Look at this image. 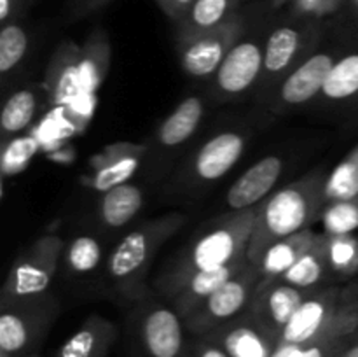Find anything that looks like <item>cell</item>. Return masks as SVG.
<instances>
[{
    "label": "cell",
    "instance_id": "obj_15",
    "mask_svg": "<svg viewBox=\"0 0 358 357\" xmlns=\"http://www.w3.org/2000/svg\"><path fill=\"white\" fill-rule=\"evenodd\" d=\"M283 160L276 154L261 158L233 182L226 195L231 212L259 206L269 195L283 172Z\"/></svg>",
    "mask_w": 358,
    "mask_h": 357
},
{
    "label": "cell",
    "instance_id": "obj_18",
    "mask_svg": "<svg viewBox=\"0 0 358 357\" xmlns=\"http://www.w3.org/2000/svg\"><path fill=\"white\" fill-rule=\"evenodd\" d=\"M248 265V259L234 265L224 266V268L217 270H205V272H198L194 275L189 276L187 280L175 287L171 293L166 294L170 300V304L178 312L182 318L187 317L189 314L196 310L206 298L212 296L217 289L229 282L234 275L241 272L245 266Z\"/></svg>",
    "mask_w": 358,
    "mask_h": 357
},
{
    "label": "cell",
    "instance_id": "obj_24",
    "mask_svg": "<svg viewBox=\"0 0 358 357\" xmlns=\"http://www.w3.org/2000/svg\"><path fill=\"white\" fill-rule=\"evenodd\" d=\"M241 10V0H194L180 21L175 23V38L192 37L226 24Z\"/></svg>",
    "mask_w": 358,
    "mask_h": 357
},
{
    "label": "cell",
    "instance_id": "obj_25",
    "mask_svg": "<svg viewBox=\"0 0 358 357\" xmlns=\"http://www.w3.org/2000/svg\"><path fill=\"white\" fill-rule=\"evenodd\" d=\"M317 231L308 230L294 233L290 237L275 241L268 251L262 254L261 261L255 265L261 280H276L283 275L289 268H292L297 259L311 247L317 238Z\"/></svg>",
    "mask_w": 358,
    "mask_h": 357
},
{
    "label": "cell",
    "instance_id": "obj_32",
    "mask_svg": "<svg viewBox=\"0 0 358 357\" xmlns=\"http://www.w3.org/2000/svg\"><path fill=\"white\" fill-rule=\"evenodd\" d=\"M275 10L296 14L301 18L325 21L350 9V0H269Z\"/></svg>",
    "mask_w": 358,
    "mask_h": 357
},
{
    "label": "cell",
    "instance_id": "obj_4",
    "mask_svg": "<svg viewBox=\"0 0 358 357\" xmlns=\"http://www.w3.org/2000/svg\"><path fill=\"white\" fill-rule=\"evenodd\" d=\"M278 20L269 24L264 46V69L257 91L268 104L283 79L318 49L324 21L301 18L278 10Z\"/></svg>",
    "mask_w": 358,
    "mask_h": 357
},
{
    "label": "cell",
    "instance_id": "obj_43",
    "mask_svg": "<svg viewBox=\"0 0 358 357\" xmlns=\"http://www.w3.org/2000/svg\"><path fill=\"white\" fill-rule=\"evenodd\" d=\"M350 9H353L358 14V0H350Z\"/></svg>",
    "mask_w": 358,
    "mask_h": 357
},
{
    "label": "cell",
    "instance_id": "obj_5",
    "mask_svg": "<svg viewBox=\"0 0 358 357\" xmlns=\"http://www.w3.org/2000/svg\"><path fill=\"white\" fill-rule=\"evenodd\" d=\"M269 27H261L248 21V27L240 41L231 48L226 59L212 77L213 93L220 100H236L261 84L264 69V46Z\"/></svg>",
    "mask_w": 358,
    "mask_h": 357
},
{
    "label": "cell",
    "instance_id": "obj_36",
    "mask_svg": "<svg viewBox=\"0 0 358 357\" xmlns=\"http://www.w3.org/2000/svg\"><path fill=\"white\" fill-rule=\"evenodd\" d=\"M352 340L339 338V336L325 331L320 338L304 345L303 357H341L343 350L346 349V345H348Z\"/></svg>",
    "mask_w": 358,
    "mask_h": 357
},
{
    "label": "cell",
    "instance_id": "obj_38",
    "mask_svg": "<svg viewBox=\"0 0 358 357\" xmlns=\"http://www.w3.org/2000/svg\"><path fill=\"white\" fill-rule=\"evenodd\" d=\"M192 2H194V0H156L159 9L173 21V24L184 18V14L187 13L189 7L192 6Z\"/></svg>",
    "mask_w": 358,
    "mask_h": 357
},
{
    "label": "cell",
    "instance_id": "obj_31",
    "mask_svg": "<svg viewBox=\"0 0 358 357\" xmlns=\"http://www.w3.org/2000/svg\"><path fill=\"white\" fill-rule=\"evenodd\" d=\"M327 254L332 280L352 279L358 273V240L353 234H329Z\"/></svg>",
    "mask_w": 358,
    "mask_h": 357
},
{
    "label": "cell",
    "instance_id": "obj_30",
    "mask_svg": "<svg viewBox=\"0 0 358 357\" xmlns=\"http://www.w3.org/2000/svg\"><path fill=\"white\" fill-rule=\"evenodd\" d=\"M358 195V144L327 174L324 188L325 205Z\"/></svg>",
    "mask_w": 358,
    "mask_h": 357
},
{
    "label": "cell",
    "instance_id": "obj_34",
    "mask_svg": "<svg viewBox=\"0 0 358 357\" xmlns=\"http://www.w3.org/2000/svg\"><path fill=\"white\" fill-rule=\"evenodd\" d=\"M28 34L20 23L10 21L2 24L0 30V74L7 76L17 63L24 58L28 51Z\"/></svg>",
    "mask_w": 358,
    "mask_h": 357
},
{
    "label": "cell",
    "instance_id": "obj_41",
    "mask_svg": "<svg viewBox=\"0 0 358 357\" xmlns=\"http://www.w3.org/2000/svg\"><path fill=\"white\" fill-rule=\"evenodd\" d=\"M341 357H358V332L353 336L352 342L346 345V349L343 350Z\"/></svg>",
    "mask_w": 358,
    "mask_h": 357
},
{
    "label": "cell",
    "instance_id": "obj_39",
    "mask_svg": "<svg viewBox=\"0 0 358 357\" xmlns=\"http://www.w3.org/2000/svg\"><path fill=\"white\" fill-rule=\"evenodd\" d=\"M303 345H294V343L278 342L275 350H273L271 357H303Z\"/></svg>",
    "mask_w": 358,
    "mask_h": 357
},
{
    "label": "cell",
    "instance_id": "obj_9",
    "mask_svg": "<svg viewBox=\"0 0 358 357\" xmlns=\"http://www.w3.org/2000/svg\"><path fill=\"white\" fill-rule=\"evenodd\" d=\"M248 14L241 7L240 13L226 24L205 34L177 38V56L182 70L194 79H210L226 59L227 52L240 41L248 27Z\"/></svg>",
    "mask_w": 358,
    "mask_h": 357
},
{
    "label": "cell",
    "instance_id": "obj_28",
    "mask_svg": "<svg viewBox=\"0 0 358 357\" xmlns=\"http://www.w3.org/2000/svg\"><path fill=\"white\" fill-rule=\"evenodd\" d=\"M110 65V42L103 30H94L80 48L79 74L84 97H90L103 83Z\"/></svg>",
    "mask_w": 358,
    "mask_h": 357
},
{
    "label": "cell",
    "instance_id": "obj_14",
    "mask_svg": "<svg viewBox=\"0 0 358 357\" xmlns=\"http://www.w3.org/2000/svg\"><path fill=\"white\" fill-rule=\"evenodd\" d=\"M343 300L345 290L339 287L327 286L315 290L285 326L280 342L304 346L320 338L338 314Z\"/></svg>",
    "mask_w": 358,
    "mask_h": 357
},
{
    "label": "cell",
    "instance_id": "obj_20",
    "mask_svg": "<svg viewBox=\"0 0 358 357\" xmlns=\"http://www.w3.org/2000/svg\"><path fill=\"white\" fill-rule=\"evenodd\" d=\"M205 100L198 94L184 98L157 126L154 142L163 150H175L192 139L205 118Z\"/></svg>",
    "mask_w": 358,
    "mask_h": 357
},
{
    "label": "cell",
    "instance_id": "obj_17",
    "mask_svg": "<svg viewBox=\"0 0 358 357\" xmlns=\"http://www.w3.org/2000/svg\"><path fill=\"white\" fill-rule=\"evenodd\" d=\"M206 336L219 343L229 357H271L278 343L259 328L250 312H245Z\"/></svg>",
    "mask_w": 358,
    "mask_h": 357
},
{
    "label": "cell",
    "instance_id": "obj_22",
    "mask_svg": "<svg viewBox=\"0 0 358 357\" xmlns=\"http://www.w3.org/2000/svg\"><path fill=\"white\" fill-rule=\"evenodd\" d=\"M315 104L332 108H358V49L343 52Z\"/></svg>",
    "mask_w": 358,
    "mask_h": 357
},
{
    "label": "cell",
    "instance_id": "obj_10",
    "mask_svg": "<svg viewBox=\"0 0 358 357\" xmlns=\"http://www.w3.org/2000/svg\"><path fill=\"white\" fill-rule=\"evenodd\" d=\"M341 55L339 49H317L308 56L276 88L266 104L269 111L275 114H289L315 104Z\"/></svg>",
    "mask_w": 358,
    "mask_h": 357
},
{
    "label": "cell",
    "instance_id": "obj_33",
    "mask_svg": "<svg viewBox=\"0 0 358 357\" xmlns=\"http://www.w3.org/2000/svg\"><path fill=\"white\" fill-rule=\"evenodd\" d=\"M322 226L324 233L331 234H352L358 230V195L353 198L332 202L324 206L322 212Z\"/></svg>",
    "mask_w": 358,
    "mask_h": 357
},
{
    "label": "cell",
    "instance_id": "obj_16",
    "mask_svg": "<svg viewBox=\"0 0 358 357\" xmlns=\"http://www.w3.org/2000/svg\"><path fill=\"white\" fill-rule=\"evenodd\" d=\"M147 150H149L147 146L131 142H121L107 147L105 153L96 158L90 186L94 191L105 192L108 189L129 182V178L142 167Z\"/></svg>",
    "mask_w": 358,
    "mask_h": 357
},
{
    "label": "cell",
    "instance_id": "obj_19",
    "mask_svg": "<svg viewBox=\"0 0 358 357\" xmlns=\"http://www.w3.org/2000/svg\"><path fill=\"white\" fill-rule=\"evenodd\" d=\"M79 58L80 48L73 42H63L56 49L49 63L44 84L49 93V100L55 105H66L76 98L84 97L80 88Z\"/></svg>",
    "mask_w": 358,
    "mask_h": 357
},
{
    "label": "cell",
    "instance_id": "obj_40",
    "mask_svg": "<svg viewBox=\"0 0 358 357\" xmlns=\"http://www.w3.org/2000/svg\"><path fill=\"white\" fill-rule=\"evenodd\" d=\"M21 0H0V21L2 24L14 21Z\"/></svg>",
    "mask_w": 358,
    "mask_h": 357
},
{
    "label": "cell",
    "instance_id": "obj_8",
    "mask_svg": "<svg viewBox=\"0 0 358 357\" xmlns=\"http://www.w3.org/2000/svg\"><path fill=\"white\" fill-rule=\"evenodd\" d=\"M259 282L261 275L257 268L248 262L238 275L206 298L184 318L185 329L194 336H206L220 326L243 315L250 308Z\"/></svg>",
    "mask_w": 358,
    "mask_h": 357
},
{
    "label": "cell",
    "instance_id": "obj_2",
    "mask_svg": "<svg viewBox=\"0 0 358 357\" xmlns=\"http://www.w3.org/2000/svg\"><path fill=\"white\" fill-rule=\"evenodd\" d=\"M257 210L259 206L236 210L213 220L205 233L191 241L185 251L173 259L168 272L163 273L157 282L161 293L166 296L198 272L224 268L248 259L247 251L254 233Z\"/></svg>",
    "mask_w": 358,
    "mask_h": 357
},
{
    "label": "cell",
    "instance_id": "obj_3",
    "mask_svg": "<svg viewBox=\"0 0 358 357\" xmlns=\"http://www.w3.org/2000/svg\"><path fill=\"white\" fill-rule=\"evenodd\" d=\"M184 220L180 212L166 214L140 224L115 244L107 258V275L126 298H143V279L154 258Z\"/></svg>",
    "mask_w": 358,
    "mask_h": 357
},
{
    "label": "cell",
    "instance_id": "obj_1",
    "mask_svg": "<svg viewBox=\"0 0 358 357\" xmlns=\"http://www.w3.org/2000/svg\"><path fill=\"white\" fill-rule=\"evenodd\" d=\"M325 178L327 174L317 168L299 181L287 184L275 195H269L259 205L247 251L248 262L255 266L275 241L308 230L315 220L320 219L325 206Z\"/></svg>",
    "mask_w": 358,
    "mask_h": 357
},
{
    "label": "cell",
    "instance_id": "obj_12",
    "mask_svg": "<svg viewBox=\"0 0 358 357\" xmlns=\"http://www.w3.org/2000/svg\"><path fill=\"white\" fill-rule=\"evenodd\" d=\"M313 293L315 290L299 289L280 279L261 280L248 312L266 335L280 342L285 326Z\"/></svg>",
    "mask_w": 358,
    "mask_h": 357
},
{
    "label": "cell",
    "instance_id": "obj_26",
    "mask_svg": "<svg viewBox=\"0 0 358 357\" xmlns=\"http://www.w3.org/2000/svg\"><path fill=\"white\" fill-rule=\"evenodd\" d=\"M45 97H49L48 90L38 88H23L17 90L7 98L0 114V128H2V142L20 136L24 130L30 128L35 115L41 111Z\"/></svg>",
    "mask_w": 358,
    "mask_h": 357
},
{
    "label": "cell",
    "instance_id": "obj_7",
    "mask_svg": "<svg viewBox=\"0 0 358 357\" xmlns=\"http://www.w3.org/2000/svg\"><path fill=\"white\" fill-rule=\"evenodd\" d=\"M63 244L58 234H44L24 248L10 266L2 286L0 301L24 300L49 293L52 276L62 262Z\"/></svg>",
    "mask_w": 358,
    "mask_h": 357
},
{
    "label": "cell",
    "instance_id": "obj_37",
    "mask_svg": "<svg viewBox=\"0 0 358 357\" xmlns=\"http://www.w3.org/2000/svg\"><path fill=\"white\" fill-rule=\"evenodd\" d=\"M187 357H229V354L208 336H196V342L189 343Z\"/></svg>",
    "mask_w": 358,
    "mask_h": 357
},
{
    "label": "cell",
    "instance_id": "obj_27",
    "mask_svg": "<svg viewBox=\"0 0 358 357\" xmlns=\"http://www.w3.org/2000/svg\"><path fill=\"white\" fill-rule=\"evenodd\" d=\"M143 200L145 198L142 189L131 182L101 192L98 202L100 223L110 230H121L128 226L143 209Z\"/></svg>",
    "mask_w": 358,
    "mask_h": 357
},
{
    "label": "cell",
    "instance_id": "obj_35",
    "mask_svg": "<svg viewBox=\"0 0 358 357\" xmlns=\"http://www.w3.org/2000/svg\"><path fill=\"white\" fill-rule=\"evenodd\" d=\"M37 150L38 142L30 135H20L7 140V142H2V158H0L2 178L23 172L34 160Z\"/></svg>",
    "mask_w": 358,
    "mask_h": 357
},
{
    "label": "cell",
    "instance_id": "obj_23",
    "mask_svg": "<svg viewBox=\"0 0 358 357\" xmlns=\"http://www.w3.org/2000/svg\"><path fill=\"white\" fill-rule=\"evenodd\" d=\"M117 329L101 315H91L62 346L56 357H107Z\"/></svg>",
    "mask_w": 358,
    "mask_h": 357
},
{
    "label": "cell",
    "instance_id": "obj_6",
    "mask_svg": "<svg viewBox=\"0 0 358 357\" xmlns=\"http://www.w3.org/2000/svg\"><path fill=\"white\" fill-rule=\"evenodd\" d=\"M58 314L49 293L24 300L0 301V352L17 357L34 349Z\"/></svg>",
    "mask_w": 358,
    "mask_h": 357
},
{
    "label": "cell",
    "instance_id": "obj_13",
    "mask_svg": "<svg viewBox=\"0 0 358 357\" xmlns=\"http://www.w3.org/2000/svg\"><path fill=\"white\" fill-rule=\"evenodd\" d=\"M247 149V135L240 130H222L206 140L189 163L187 175L192 186L210 184L224 175L241 160Z\"/></svg>",
    "mask_w": 358,
    "mask_h": 357
},
{
    "label": "cell",
    "instance_id": "obj_11",
    "mask_svg": "<svg viewBox=\"0 0 358 357\" xmlns=\"http://www.w3.org/2000/svg\"><path fill=\"white\" fill-rule=\"evenodd\" d=\"M140 304L133 322L142 357H187V329L178 312L159 301Z\"/></svg>",
    "mask_w": 358,
    "mask_h": 357
},
{
    "label": "cell",
    "instance_id": "obj_29",
    "mask_svg": "<svg viewBox=\"0 0 358 357\" xmlns=\"http://www.w3.org/2000/svg\"><path fill=\"white\" fill-rule=\"evenodd\" d=\"M62 262L73 275H90L103 262V245L96 237L79 234L65 245Z\"/></svg>",
    "mask_w": 358,
    "mask_h": 357
},
{
    "label": "cell",
    "instance_id": "obj_21",
    "mask_svg": "<svg viewBox=\"0 0 358 357\" xmlns=\"http://www.w3.org/2000/svg\"><path fill=\"white\" fill-rule=\"evenodd\" d=\"M327 245L329 234L322 231L317 234L311 247L297 259L292 268H289L280 276V280L306 290H318L322 287L331 286L334 280H332L331 266H329Z\"/></svg>",
    "mask_w": 358,
    "mask_h": 357
},
{
    "label": "cell",
    "instance_id": "obj_42",
    "mask_svg": "<svg viewBox=\"0 0 358 357\" xmlns=\"http://www.w3.org/2000/svg\"><path fill=\"white\" fill-rule=\"evenodd\" d=\"M79 2L90 7H100V6H105V4L112 2V0H79Z\"/></svg>",
    "mask_w": 358,
    "mask_h": 357
},
{
    "label": "cell",
    "instance_id": "obj_44",
    "mask_svg": "<svg viewBox=\"0 0 358 357\" xmlns=\"http://www.w3.org/2000/svg\"><path fill=\"white\" fill-rule=\"evenodd\" d=\"M0 357H13V356H9V354H3V352H0Z\"/></svg>",
    "mask_w": 358,
    "mask_h": 357
}]
</instances>
